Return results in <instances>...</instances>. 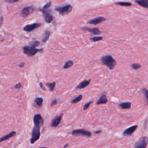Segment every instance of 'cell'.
I'll list each match as a JSON object with an SVG mask.
<instances>
[{"label": "cell", "mask_w": 148, "mask_h": 148, "mask_svg": "<svg viewBox=\"0 0 148 148\" xmlns=\"http://www.w3.org/2000/svg\"><path fill=\"white\" fill-rule=\"evenodd\" d=\"M82 30L84 31H87L89 32H91L94 35H100L101 34V31L98 28H90L87 27H83L82 28Z\"/></svg>", "instance_id": "cell-14"}, {"label": "cell", "mask_w": 148, "mask_h": 148, "mask_svg": "<svg viewBox=\"0 0 148 148\" xmlns=\"http://www.w3.org/2000/svg\"><path fill=\"white\" fill-rule=\"evenodd\" d=\"M41 135V131H40V127L34 125L32 131V135L30 140V143L31 144H34L37 140H38L40 138Z\"/></svg>", "instance_id": "cell-3"}, {"label": "cell", "mask_w": 148, "mask_h": 148, "mask_svg": "<svg viewBox=\"0 0 148 148\" xmlns=\"http://www.w3.org/2000/svg\"><path fill=\"white\" fill-rule=\"evenodd\" d=\"M46 86L49 87V90L53 91L55 88V86H56V82H52V83H47L46 84Z\"/></svg>", "instance_id": "cell-22"}, {"label": "cell", "mask_w": 148, "mask_h": 148, "mask_svg": "<svg viewBox=\"0 0 148 148\" xmlns=\"http://www.w3.org/2000/svg\"><path fill=\"white\" fill-rule=\"evenodd\" d=\"M73 64H74V62H73V61H72L71 60L68 61L67 62H66L64 64L63 68L64 69H68V68H70V67H71L73 65Z\"/></svg>", "instance_id": "cell-21"}, {"label": "cell", "mask_w": 148, "mask_h": 148, "mask_svg": "<svg viewBox=\"0 0 148 148\" xmlns=\"http://www.w3.org/2000/svg\"><path fill=\"white\" fill-rule=\"evenodd\" d=\"M35 102L39 107H42L43 104V99L42 98H40V97H38V98H37L35 100Z\"/></svg>", "instance_id": "cell-23"}, {"label": "cell", "mask_w": 148, "mask_h": 148, "mask_svg": "<svg viewBox=\"0 0 148 148\" xmlns=\"http://www.w3.org/2000/svg\"><path fill=\"white\" fill-rule=\"evenodd\" d=\"M41 26V24L40 23H34V24H28L27 25L24 27L23 30L24 31H26V32H30L31 31L34 30H35L36 28L39 27L40 26Z\"/></svg>", "instance_id": "cell-9"}, {"label": "cell", "mask_w": 148, "mask_h": 148, "mask_svg": "<svg viewBox=\"0 0 148 148\" xmlns=\"http://www.w3.org/2000/svg\"><path fill=\"white\" fill-rule=\"evenodd\" d=\"M68 146V144H67V145H65L64 146V148H65V147H67V146Z\"/></svg>", "instance_id": "cell-39"}, {"label": "cell", "mask_w": 148, "mask_h": 148, "mask_svg": "<svg viewBox=\"0 0 148 148\" xmlns=\"http://www.w3.org/2000/svg\"><path fill=\"white\" fill-rule=\"evenodd\" d=\"M106 19H105L104 17H97L96 18H94V19H92V20H89L88 22V23L91 24H94V25H96L98 24H100L101 23H102V22L105 20Z\"/></svg>", "instance_id": "cell-13"}, {"label": "cell", "mask_w": 148, "mask_h": 148, "mask_svg": "<svg viewBox=\"0 0 148 148\" xmlns=\"http://www.w3.org/2000/svg\"><path fill=\"white\" fill-rule=\"evenodd\" d=\"M131 103L130 102H122L119 104V107L122 109H127L131 108Z\"/></svg>", "instance_id": "cell-19"}, {"label": "cell", "mask_w": 148, "mask_h": 148, "mask_svg": "<svg viewBox=\"0 0 148 148\" xmlns=\"http://www.w3.org/2000/svg\"><path fill=\"white\" fill-rule=\"evenodd\" d=\"M72 135L74 136H85V137H92V132L86 131L83 129L75 130L72 132Z\"/></svg>", "instance_id": "cell-6"}, {"label": "cell", "mask_w": 148, "mask_h": 148, "mask_svg": "<svg viewBox=\"0 0 148 148\" xmlns=\"http://www.w3.org/2000/svg\"><path fill=\"white\" fill-rule=\"evenodd\" d=\"M131 67L134 70H138L141 68V65L139 64H132L131 65Z\"/></svg>", "instance_id": "cell-27"}, {"label": "cell", "mask_w": 148, "mask_h": 148, "mask_svg": "<svg viewBox=\"0 0 148 148\" xmlns=\"http://www.w3.org/2000/svg\"><path fill=\"white\" fill-rule=\"evenodd\" d=\"M50 35V32L49 31H45V33L44 34V37H43L42 41L44 42H46L47 40L49 39V37Z\"/></svg>", "instance_id": "cell-20"}, {"label": "cell", "mask_w": 148, "mask_h": 148, "mask_svg": "<svg viewBox=\"0 0 148 148\" xmlns=\"http://www.w3.org/2000/svg\"><path fill=\"white\" fill-rule=\"evenodd\" d=\"M24 53L26 54L28 57H32L36 55L38 52H41L43 50V49H37L35 47L32 46H25L23 47Z\"/></svg>", "instance_id": "cell-2"}, {"label": "cell", "mask_w": 148, "mask_h": 148, "mask_svg": "<svg viewBox=\"0 0 148 148\" xmlns=\"http://www.w3.org/2000/svg\"><path fill=\"white\" fill-rule=\"evenodd\" d=\"M137 127H138L137 125H133V126L127 128V129H125V130L124 131L123 135L125 136L131 135H132V134H133V133L135 132V131L137 130Z\"/></svg>", "instance_id": "cell-11"}, {"label": "cell", "mask_w": 148, "mask_h": 148, "mask_svg": "<svg viewBox=\"0 0 148 148\" xmlns=\"http://www.w3.org/2000/svg\"><path fill=\"white\" fill-rule=\"evenodd\" d=\"M116 4L121 6H124V7H128V6L131 5V3L128 2H117L116 3Z\"/></svg>", "instance_id": "cell-25"}, {"label": "cell", "mask_w": 148, "mask_h": 148, "mask_svg": "<svg viewBox=\"0 0 148 148\" xmlns=\"http://www.w3.org/2000/svg\"><path fill=\"white\" fill-rule=\"evenodd\" d=\"M34 9H35V8H34V7H32V6L26 7L22 9L21 14H22V16H23V17H26L29 15H30L31 13L33 12Z\"/></svg>", "instance_id": "cell-8"}, {"label": "cell", "mask_w": 148, "mask_h": 148, "mask_svg": "<svg viewBox=\"0 0 148 148\" xmlns=\"http://www.w3.org/2000/svg\"><path fill=\"white\" fill-rule=\"evenodd\" d=\"M92 101H89V102L86 103V104L84 105V107H83V110H85L89 108V107H90V104H92Z\"/></svg>", "instance_id": "cell-30"}, {"label": "cell", "mask_w": 148, "mask_h": 148, "mask_svg": "<svg viewBox=\"0 0 148 148\" xmlns=\"http://www.w3.org/2000/svg\"><path fill=\"white\" fill-rule=\"evenodd\" d=\"M3 20H4L3 16H1V17H0V27L2 26V23H3Z\"/></svg>", "instance_id": "cell-35"}, {"label": "cell", "mask_w": 148, "mask_h": 148, "mask_svg": "<svg viewBox=\"0 0 148 148\" xmlns=\"http://www.w3.org/2000/svg\"><path fill=\"white\" fill-rule=\"evenodd\" d=\"M22 87V84H21L20 83H17V84L15 86V88L16 89H20V88H21Z\"/></svg>", "instance_id": "cell-32"}, {"label": "cell", "mask_w": 148, "mask_h": 148, "mask_svg": "<svg viewBox=\"0 0 148 148\" xmlns=\"http://www.w3.org/2000/svg\"><path fill=\"white\" fill-rule=\"evenodd\" d=\"M18 1H19V0H6L7 2H8L10 3H14V2H17Z\"/></svg>", "instance_id": "cell-34"}, {"label": "cell", "mask_w": 148, "mask_h": 148, "mask_svg": "<svg viewBox=\"0 0 148 148\" xmlns=\"http://www.w3.org/2000/svg\"><path fill=\"white\" fill-rule=\"evenodd\" d=\"M55 9H56V11L58 12L61 15L64 16L68 14V13L71 11L72 9V7L70 5H66L65 6H63V7H56Z\"/></svg>", "instance_id": "cell-4"}, {"label": "cell", "mask_w": 148, "mask_h": 148, "mask_svg": "<svg viewBox=\"0 0 148 148\" xmlns=\"http://www.w3.org/2000/svg\"><path fill=\"white\" fill-rule=\"evenodd\" d=\"M148 138L143 137L140 138L138 141L136 142L134 148H145L148 145Z\"/></svg>", "instance_id": "cell-5"}, {"label": "cell", "mask_w": 148, "mask_h": 148, "mask_svg": "<svg viewBox=\"0 0 148 148\" xmlns=\"http://www.w3.org/2000/svg\"><path fill=\"white\" fill-rule=\"evenodd\" d=\"M24 62H21V63L19 64L18 65H19V67H20V68H23V67L24 66Z\"/></svg>", "instance_id": "cell-37"}, {"label": "cell", "mask_w": 148, "mask_h": 148, "mask_svg": "<svg viewBox=\"0 0 148 148\" xmlns=\"http://www.w3.org/2000/svg\"><path fill=\"white\" fill-rule=\"evenodd\" d=\"M51 4H52V2H49L48 3H47V4H45V5H44V9H46L49 8V7L51 6Z\"/></svg>", "instance_id": "cell-31"}, {"label": "cell", "mask_w": 148, "mask_h": 148, "mask_svg": "<svg viewBox=\"0 0 148 148\" xmlns=\"http://www.w3.org/2000/svg\"><path fill=\"white\" fill-rule=\"evenodd\" d=\"M39 86H40V87H41V88L42 90H45V91H46V89H45V87L44 86V85H43V83H39Z\"/></svg>", "instance_id": "cell-36"}, {"label": "cell", "mask_w": 148, "mask_h": 148, "mask_svg": "<svg viewBox=\"0 0 148 148\" xmlns=\"http://www.w3.org/2000/svg\"><path fill=\"white\" fill-rule=\"evenodd\" d=\"M82 99V95H79L77 97H76L75 98H74V100H72L71 102L72 103V104H74V103H77L79 101H80Z\"/></svg>", "instance_id": "cell-26"}, {"label": "cell", "mask_w": 148, "mask_h": 148, "mask_svg": "<svg viewBox=\"0 0 148 148\" xmlns=\"http://www.w3.org/2000/svg\"><path fill=\"white\" fill-rule=\"evenodd\" d=\"M142 91V93H143V94L145 95V97L146 98V104L148 105V90L146 89V88H143Z\"/></svg>", "instance_id": "cell-24"}, {"label": "cell", "mask_w": 148, "mask_h": 148, "mask_svg": "<svg viewBox=\"0 0 148 148\" xmlns=\"http://www.w3.org/2000/svg\"><path fill=\"white\" fill-rule=\"evenodd\" d=\"M103 39V38L102 37H93V38H92L90 39L91 41H93V42H97L99 41H101V40Z\"/></svg>", "instance_id": "cell-28"}, {"label": "cell", "mask_w": 148, "mask_h": 148, "mask_svg": "<svg viewBox=\"0 0 148 148\" xmlns=\"http://www.w3.org/2000/svg\"><path fill=\"white\" fill-rule=\"evenodd\" d=\"M100 132H101V131H95V134H98V133H100Z\"/></svg>", "instance_id": "cell-38"}, {"label": "cell", "mask_w": 148, "mask_h": 148, "mask_svg": "<svg viewBox=\"0 0 148 148\" xmlns=\"http://www.w3.org/2000/svg\"><path fill=\"white\" fill-rule=\"evenodd\" d=\"M90 82H91V80L90 79H89V80H84V81L80 82V83L77 86L76 89H84L85 87H87V86H89L90 83Z\"/></svg>", "instance_id": "cell-15"}, {"label": "cell", "mask_w": 148, "mask_h": 148, "mask_svg": "<svg viewBox=\"0 0 148 148\" xmlns=\"http://www.w3.org/2000/svg\"><path fill=\"white\" fill-rule=\"evenodd\" d=\"M101 61L104 65L107 67L110 70L114 69L116 65V60L113 59L111 55H106L102 57Z\"/></svg>", "instance_id": "cell-1"}, {"label": "cell", "mask_w": 148, "mask_h": 148, "mask_svg": "<svg viewBox=\"0 0 148 148\" xmlns=\"http://www.w3.org/2000/svg\"><path fill=\"white\" fill-rule=\"evenodd\" d=\"M57 103V100L56 99L53 100V101H52V103H51V106L55 105H56Z\"/></svg>", "instance_id": "cell-33"}, {"label": "cell", "mask_w": 148, "mask_h": 148, "mask_svg": "<svg viewBox=\"0 0 148 148\" xmlns=\"http://www.w3.org/2000/svg\"><path fill=\"white\" fill-rule=\"evenodd\" d=\"M16 133L15 131H12V132L9 133L8 134H7V135H6L5 136H4V137L0 138V142H2V141H4V140H8V139L12 138V137H14V136L16 135Z\"/></svg>", "instance_id": "cell-16"}, {"label": "cell", "mask_w": 148, "mask_h": 148, "mask_svg": "<svg viewBox=\"0 0 148 148\" xmlns=\"http://www.w3.org/2000/svg\"><path fill=\"white\" fill-rule=\"evenodd\" d=\"M135 2L143 8H148V0H135Z\"/></svg>", "instance_id": "cell-18"}, {"label": "cell", "mask_w": 148, "mask_h": 148, "mask_svg": "<svg viewBox=\"0 0 148 148\" xmlns=\"http://www.w3.org/2000/svg\"><path fill=\"white\" fill-rule=\"evenodd\" d=\"M41 11L42 12L43 15H44V16L45 17V22L46 23H51L52 20H53V17L52 15L50 14V13L49 12V10H47L46 9H42Z\"/></svg>", "instance_id": "cell-10"}, {"label": "cell", "mask_w": 148, "mask_h": 148, "mask_svg": "<svg viewBox=\"0 0 148 148\" xmlns=\"http://www.w3.org/2000/svg\"><path fill=\"white\" fill-rule=\"evenodd\" d=\"M40 45V42L39 41H34L31 43V46H33V47H36L37 46H38Z\"/></svg>", "instance_id": "cell-29"}, {"label": "cell", "mask_w": 148, "mask_h": 148, "mask_svg": "<svg viewBox=\"0 0 148 148\" xmlns=\"http://www.w3.org/2000/svg\"><path fill=\"white\" fill-rule=\"evenodd\" d=\"M33 122L34 123V125L39 127L41 128L44 123V120L42 117L41 115L40 114H36L34 115Z\"/></svg>", "instance_id": "cell-7"}, {"label": "cell", "mask_w": 148, "mask_h": 148, "mask_svg": "<svg viewBox=\"0 0 148 148\" xmlns=\"http://www.w3.org/2000/svg\"><path fill=\"white\" fill-rule=\"evenodd\" d=\"M62 116H63V114L61 113L59 116H57L56 117H55L53 120V121H52L51 126L53 127H57L61 123Z\"/></svg>", "instance_id": "cell-12"}, {"label": "cell", "mask_w": 148, "mask_h": 148, "mask_svg": "<svg viewBox=\"0 0 148 148\" xmlns=\"http://www.w3.org/2000/svg\"><path fill=\"white\" fill-rule=\"evenodd\" d=\"M108 102V99L107 98L106 95H101V97L98 99L97 102H96L97 105H100V104H107Z\"/></svg>", "instance_id": "cell-17"}]
</instances>
